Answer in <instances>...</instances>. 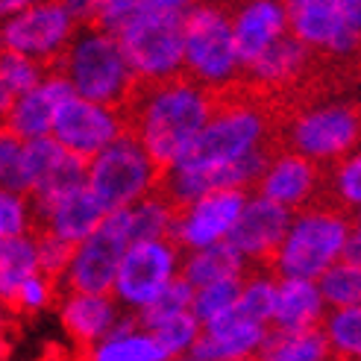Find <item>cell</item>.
Here are the masks:
<instances>
[{
    "instance_id": "cell-1",
    "label": "cell",
    "mask_w": 361,
    "mask_h": 361,
    "mask_svg": "<svg viewBox=\"0 0 361 361\" xmlns=\"http://www.w3.org/2000/svg\"><path fill=\"white\" fill-rule=\"evenodd\" d=\"M118 115L123 133L141 144L161 176L212 118V92L191 82L183 71L161 80L135 77Z\"/></svg>"
},
{
    "instance_id": "cell-2",
    "label": "cell",
    "mask_w": 361,
    "mask_h": 361,
    "mask_svg": "<svg viewBox=\"0 0 361 361\" xmlns=\"http://www.w3.org/2000/svg\"><path fill=\"white\" fill-rule=\"evenodd\" d=\"M44 77H62L77 97L115 112L135 80L118 39L92 24H80L71 32L65 47L44 62Z\"/></svg>"
},
{
    "instance_id": "cell-3",
    "label": "cell",
    "mask_w": 361,
    "mask_h": 361,
    "mask_svg": "<svg viewBox=\"0 0 361 361\" xmlns=\"http://www.w3.org/2000/svg\"><path fill=\"white\" fill-rule=\"evenodd\" d=\"M191 4L179 0H135V9L121 30L118 44L133 77L161 80L183 71V27Z\"/></svg>"
},
{
    "instance_id": "cell-4",
    "label": "cell",
    "mask_w": 361,
    "mask_h": 361,
    "mask_svg": "<svg viewBox=\"0 0 361 361\" xmlns=\"http://www.w3.org/2000/svg\"><path fill=\"white\" fill-rule=\"evenodd\" d=\"M238 71L232 15L218 6H191L183 27V74L206 92H218L235 82Z\"/></svg>"
},
{
    "instance_id": "cell-5",
    "label": "cell",
    "mask_w": 361,
    "mask_h": 361,
    "mask_svg": "<svg viewBox=\"0 0 361 361\" xmlns=\"http://www.w3.org/2000/svg\"><path fill=\"white\" fill-rule=\"evenodd\" d=\"M350 218L335 212H300L288 226V235L274 259L279 279L317 282L341 259L350 235Z\"/></svg>"
},
{
    "instance_id": "cell-6",
    "label": "cell",
    "mask_w": 361,
    "mask_h": 361,
    "mask_svg": "<svg viewBox=\"0 0 361 361\" xmlns=\"http://www.w3.org/2000/svg\"><path fill=\"white\" fill-rule=\"evenodd\" d=\"M156 179L159 171L130 133H121L85 165V185L106 212L135 206L150 194Z\"/></svg>"
},
{
    "instance_id": "cell-7",
    "label": "cell",
    "mask_w": 361,
    "mask_h": 361,
    "mask_svg": "<svg viewBox=\"0 0 361 361\" xmlns=\"http://www.w3.org/2000/svg\"><path fill=\"white\" fill-rule=\"evenodd\" d=\"M288 30L302 47H323L335 56L358 50V0H294L285 6Z\"/></svg>"
},
{
    "instance_id": "cell-8",
    "label": "cell",
    "mask_w": 361,
    "mask_h": 361,
    "mask_svg": "<svg viewBox=\"0 0 361 361\" xmlns=\"http://www.w3.org/2000/svg\"><path fill=\"white\" fill-rule=\"evenodd\" d=\"M288 130V141L297 156L326 165L332 159L350 156L358 141V106L353 103H323L309 112H294Z\"/></svg>"
},
{
    "instance_id": "cell-9",
    "label": "cell",
    "mask_w": 361,
    "mask_h": 361,
    "mask_svg": "<svg viewBox=\"0 0 361 361\" xmlns=\"http://www.w3.org/2000/svg\"><path fill=\"white\" fill-rule=\"evenodd\" d=\"M126 247H130V235H126V209L106 212V218L97 226L94 235H88L74 250V259H71L68 274H65L68 288L74 294L109 297L118 262Z\"/></svg>"
},
{
    "instance_id": "cell-10",
    "label": "cell",
    "mask_w": 361,
    "mask_h": 361,
    "mask_svg": "<svg viewBox=\"0 0 361 361\" xmlns=\"http://www.w3.org/2000/svg\"><path fill=\"white\" fill-rule=\"evenodd\" d=\"M74 30L77 21L71 18L68 4H24L21 12L0 24V39H4V50L30 56L44 68V62L65 47Z\"/></svg>"
},
{
    "instance_id": "cell-11",
    "label": "cell",
    "mask_w": 361,
    "mask_h": 361,
    "mask_svg": "<svg viewBox=\"0 0 361 361\" xmlns=\"http://www.w3.org/2000/svg\"><path fill=\"white\" fill-rule=\"evenodd\" d=\"M50 133H53L50 138L62 150L88 161L123 133V123L115 109H106V106L88 103L77 94H71L56 109Z\"/></svg>"
},
{
    "instance_id": "cell-12",
    "label": "cell",
    "mask_w": 361,
    "mask_h": 361,
    "mask_svg": "<svg viewBox=\"0 0 361 361\" xmlns=\"http://www.w3.org/2000/svg\"><path fill=\"white\" fill-rule=\"evenodd\" d=\"M179 270L176 244L171 241H150V244H133L123 250V256L115 270V294L144 309L161 288H165Z\"/></svg>"
},
{
    "instance_id": "cell-13",
    "label": "cell",
    "mask_w": 361,
    "mask_h": 361,
    "mask_svg": "<svg viewBox=\"0 0 361 361\" xmlns=\"http://www.w3.org/2000/svg\"><path fill=\"white\" fill-rule=\"evenodd\" d=\"M291 221H294V212L270 203L264 197H247L235 226L226 235V244L232 250H238L244 262L252 259V262H262L264 267H274V259L288 235Z\"/></svg>"
},
{
    "instance_id": "cell-14",
    "label": "cell",
    "mask_w": 361,
    "mask_h": 361,
    "mask_svg": "<svg viewBox=\"0 0 361 361\" xmlns=\"http://www.w3.org/2000/svg\"><path fill=\"white\" fill-rule=\"evenodd\" d=\"M247 203V191H214L173 214V244L203 250L226 241Z\"/></svg>"
},
{
    "instance_id": "cell-15",
    "label": "cell",
    "mask_w": 361,
    "mask_h": 361,
    "mask_svg": "<svg viewBox=\"0 0 361 361\" xmlns=\"http://www.w3.org/2000/svg\"><path fill=\"white\" fill-rule=\"evenodd\" d=\"M323 185H326L323 165H314V161L302 159L297 153H279L256 183V188H259L256 197H264V200L276 203L288 212L302 209L305 203L312 209Z\"/></svg>"
},
{
    "instance_id": "cell-16",
    "label": "cell",
    "mask_w": 361,
    "mask_h": 361,
    "mask_svg": "<svg viewBox=\"0 0 361 361\" xmlns=\"http://www.w3.org/2000/svg\"><path fill=\"white\" fill-rule=\"evenodd\" d=\"M267 335V326H259L247 317H241L235 309L226 312L224 317L200 326V338L194 341L188 355L194 361H241L252 358L262 347Z\"/></svg>"
},
{
    "instance_id": "cell-17",
    "label": "cell",
    "mask_w": 361,
    "mask_h": 361,
    "mask_svg": "<svg viewBox=\"0 0 361 361\" xmlns=\"http://www.w3.org/2000/svg\"><path fill=\"white\" fill-rule=\"evenodd\" d=\"M71 94H74V92H71V85L62 77L42 80L39 85L32 88V92L15 97L9 121H6V130L15 138H21V141L50 135V126H53V118H56V109Z\"/></svg>"
},
{
    "instance_id": "cell-18",
    "label": "cell",
    "mask_w": 361,
    "mask_h": 361,
    "mask_svg": "<svg viewBox=\"0 0 361 361\" xmlns=\"http://www.w3.org/2000/svg\"><path fill=\"white\" fill-rule=\"evenodd\" d=\"M288 32L285 6L279 4H250L232 15V44L241 68H250L276 39Z\"/></svg>"
},
{
    "instance_id": "cell-19",
    "label": "cell",
    "mask_w": 361,
    "mask_h": 361,
    "mask_svg": "<svg viewBox=\"0 0 361 361\" xmlns=\"http://www.w3.org/2000/svg\"><path fill=\"white\" fill-rule=\"evenodd\" d=\"M106 218V209L100 206L97 197L88 191V185L77 188L74 194L62 197L59 203H53V209L47 212V218L32 226V229H47L50 235H56L59 241L80 247L88 235H94L97 226Z\"/></svg>"
},
{
    "instance_id": "cell-20",
    "label": "cell",
    "mask_w": 361,
    "mask_h": 361,
    "mask_svg": "<svg viewBox=\"0 0 361 361\" xmlns=\"http://www.w3.org/2000/svg\"><path fill=\"white\" fill-rule=\"evenodd\" d=\"M317 326H323V297L317 291V282L279 279L270 329L291 335V332H309Z\"/></svg>"
},
{
    "instance_id": "cell-21",
    "label": "cell",
    "mask_w": 361,
    "mask_h": 361,
    "mask_svg": "<svg viewBox=\"0 0 361 361\" xmlns=\"http://www.w3.org/2000/svg\"><path fill=\"white\" fill-rule=\"evenodd\" d=\"M309 65H312L309 47H302L291 32H285L282 39H276L256 62H252L250 68H244V71H247L252 88L270 92V88H285L288 82L302 80Z\"/></svg>"
},
{
    "instance_id": "cell-22",
    "label": "cell",
    "mask_w": 361,
    "mask_h": 361,
    "mask_svg": "<svg viewBox=\"0 0 361 361\" xmlns=\"http://www.w3.org/2000/svg\"><path fill=\"white\" fill-rule=\"evenodd\" d=\"M179 276H183L194 291H200V288L214 285V282L247 276V262L238 250H232L226 241H221V244L203 247V250H197L194 256H188L183 270H179Z\"/></svg>"
},
{
    "instance_id": "cell-23",
    "label": "cell",
    "mask_w": 361,
    "mask_h": 361,
    "mask_svg": "<svg viewBox=\"0 0 361 361\" xmlns=\"http://www.w3.org/2000/svg\"><path fill=\"white\" fill-rule=\"evenodd\" d=\"M115 305L109 297H88V294H71L62 305V323L65 329L82 344L103 341L106 332L115 326Z\"/></svg>"
},
{
    "instance_id": "cell-24",
    "label": "cell",
    "mask_w": 361,
    "mask_h": 361,
    "mask_svg": "<svg viewBox=\"0 0 361 361\" xmlns=\"http://www.w3.org/2000/svg\"><path fill=\"white\" fill-rule=\"evenodd\" d=\"M259 350L262 358L256 361H332V350L326 335H323V326L291 335L267 326V335Z\"/></svg>"
},
{
    "instance_id": "cell-25",
    "label": "cell",
    "mask_w": 361,
    "mask_h": 361,
    "mask_svg": "<svg viewBox=\"0 0 361 361\" xmlns=\"http://www.w3.org/2000/svg\"><path fill=\"white\" fill-rule=\"evenodd\" d=\"M35 274H39V264H35V244L30 235L6 238L0 244V300L9 305V312L15 305L18 288Z\"/></svg>"
},
{
    "instance_id": "cell-26",
    "label": "cell",
    "mask_w": 361,
    "mask_h": 361,
    "mask_svg": "<svg viewBox=\"0 0 361 361\" xmlns=\"http://www.w3.org/2000/svg\"><path fill=\"white\" fill-rule=\"evenodd\" d=\"M126 235L133 244H150V241H171L173 244V212L147 194L144 200L126 209Z\"/></svg>"
},
{
    "instance_id": "cell-27",
    "label": "cell",
    "mask_w": 361,
    "mask_h": 361,
    "mask_svg": "<svg viewBox=\"0 0 361 361\" xmlns=\"http://www.w3.org/2000/svg\"><path fill=\"white\" fill-rule=\"evenodd\" d=\"M191 302H194V288L176 274V276L135 314V323H138L141 332H153L156 326L173 320L176 314L191 312Z\"/></svg>"
},
{
    "instance_id": "cell-28",
    "label": "cell",
    "mask_w": 361,
    "mask_h": 361,
    "mask_svg": "<svg viewBox=\"0 0 361 361\" xmlns=\"http://www.w3.org/2000/svg\"><path fill=\"white\" fill-rule=\"evenodd\" d=\"M88 361H168V358L147 332L135 329L121 338H103L88 353Z\"/></svg>"
},
{
    "instance_id": "cell-29",
    "label": "cell",
    "mask_w": 361,
    "mask_h": 361,
    "mask_svg": "<svg viewBox=\"0 0 361 361\" xmlns=\"http://www.w3.org/2000/svg\"><path fill=\"white\" fill-rule=\"evenodd\" d=\"M244 279L247 276H238V279H224V282H214V285H206L200 291H194V302H191V314L194 320L206 326V323L224 317L226 312H232L238 305V297H241V288H244Z\"/></svg>"
},
{
    "instance_id": "cell-30",
    "label": "cell",
    "mask_w": 361,
    "mask_h": 361,
    "mask_svg": "<svg viewBox=\"0 0 361 361\" xmlns=\"http://www.w3.org/2000/svg\"><path fill=\"white\" fill-rule=\"evenodd\" d=\"M317 291L323 302H332L335 309H355L361 297V267L335 262L326 274L317 279Z\"/></svg>"
},
{
    "instance_id": "cell-31",
    "label": "cell",
    "mask_w": 361,
    "mask_h": 361,
    "mask_svg": "<svg viewBox=\"0 0 361 361\" xmlns=\"http://www.w3.org/2000/svg\"><path fill=\"white\" fill-rule=\"evenodd\" d=\"M323 335L338 361H355L361 350V309H335L332 317L323 320Z\"/></svg>"
},
{
    "instance_id": "cell-32",
    "label": "cell",
    "mask_w": 361,
    "mask_h": 361,
    "mask_svg": "<svg viewBox=\"0 0 361 361\" xmlns=\"http://www.w3.org/2000/svg\"><path fill=\"white\" fill-rule=\"evenodd\" d=\"M274 305H276V279L262 274H247L235 312L252 323H259V326H270Z\"/></svg>"
},
{
    "instance_id": "cell-33",
    "label": "cell",
    "mask_w": 361,
    "mask_h": 361,
    "mask_svg": "<svg viewBox=\"0 0 361 361\" xmlns=\"http://www.w3.org/2000/svg\"><path fill=\"white\" fill-rule=\"evenodd\" d=\"M68 150H62L56 141L50 135H42V138H30L24 141V150H21V159H24V176H27V194H32L39 188L44 179L56 171L62 161H65Z\"/></svg>"
},
{
    "instance_id": "cell-34",
    "label": "cell",
    "mask_w": 361,
    "mask_h": 361,
    "mask_svg": "<svg viewBox=\"0 0 361 361\" xmlns=\"http://www.w3.org/2000/svg\"><path fill=\"white\" fill-rule=\"evenodd\" d=\"M147 335L159 344V350L165 353V358L173 361V358L185 355V353L194 347V341L200 338V323L194 320L191 312H185V314H176V317L168 320V323H161V326H156V329L147 332Z\"/></svg>"
},
{
    "instance_id": "cell-35",
    "label": "cell",
    "mask_w": 361,
    "mask_h": 361,
    "mask_svg": "<svg viewBox=\"0 0 361 361\" xmlns=\"http://www.w3.org/2000/svg\"><path fill=\"white\" fill-rule=\"evenodd\" d=\"M0 80H4V85L15 97H21L47 77H44L42 62L21 56V53H12V50H0Z\"/></svg>"
},
{
    "instance_id": "cell-36",
    "label": "cell",
    "mask_w": 361,
    "mask_h": 361,
    "mask_svg": "<svg viewBox=\"0 0 361 361\" xmlns=\"http://www.w3.org/2000/svg\"><path fill=\"white\" fill-rule=\"evenodd\" d=\"M24 141L15 138L9 130H0V188L24 197L27 188V176H24Z\"/></svg>"
},
{
    "instance_id": "cell-37",
    "label": "cell",
    "mask_w": 361,
    "mask_h": 361,
    "mask_svg": "<svg viewBox=\"0 0 361 361\" xmlns=\"http://www.w3.org/2000/svg\"><path fill=\"white\" fill-rule=\"evenodd\" d=\"M27 226H30V212H27L24 197L0 188V238L6 241V238L24 235Z\"/></svg>"
},
{
    "instance_id": "cell-38",
    "label": "cell",
    "mask_w": 361,
    "mask_h": 361,
    "mask_svg": "<svg viewBox=\"0 0 361 361\" xmlns=\"http://www.w3.org/2000/svg\"><path fill=\"white\" fill-rule=\"evenodd\" d=\"M338 176V200L344 203V209H358V200H361V159L358 153L355 156H347L344 165L335 171Z\"/></svg>"
},
{
    "instance_id": "cell-39",
    "label": "cell",
    "mask_w": 361,
    "mask_h": 361,
    "mask_svg": "<svg viewBox=\"0 0 361 361\" xmlns=\"http://www.w3.org/2000/svg\"><path fill=\"white\" fill-rule=\"evenodd\" d=\"M47 302H50V288L39 274H35V276L24 279V285L18 288L12 312H32V309H42V305H47Z\"/></svg>"
},
{
    "instance_id": "cell-40",
    "label": "cell",
    "mask_w": 361,
    "mask_h": 361,
    "mask_svg": "<svg viewBox=\"0 0 361 361\" xmlns=\"http://www.w3.org/2000/svg\"><path fill=\"white\" fill-rule=\"evenodd\" d=\"M12 103H15V94L4 85V80H0V130H6V121H9V112H12Z\"/></svg>"
},
{
    "instance_id": "cell-41",
    "label": "cell",
    "mask_w": 361,
    "mask_h": 361,
    "mask_svg": "<svg viewBox=\"0 0 361 361\" xmlns=\"http://www.w3.org/2000/svg\"><path fill=\"white\" fill-rule=\"evenodd\" d=\"M0 350H4V338H0Z\"/></svg>"
},
{
    "instance_id": "cell-42",
    "label": "cell",
    "mask_w": 361,
    "mask_h": 361,
    "mask_svg": "<svg viewBox=\"0 0 361 361\" xmlns=\"http://www.w3.org/2000/svg\"><path fill=\"white\" fill-rule=\"evenodd\" d=\"M241 361H256V358H241Z\"/></svg>"
},
{
    "instance_id": "cell-43",
    "label": "cell",
    "mask_w": 361,
    "mask_h": 361,
    "mask_svg": "<svg viewBox=\"0 0 361 361\" xmlns=\"http://www.w3.org/2000/svg\"><path fill=\"white\" fill-rule=\"evenodd\" d=\"M0 244H4V238H0Z\"/></svg>"
}]
</instances>
